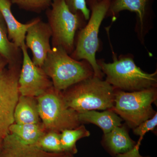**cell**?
<instances>
[{
  "label": "cell",
  "mask_w": 157,
  "mask_h": 157,
  "mask_svg": "<svg viewBox=\"0 0 157 157\" xmlns=\"http://www.w3.org/2000/svg\"><path fill=\"white\" fill-rule=\"evenodd\" d=\"M90 15L87 23L76 34L75 48L70 56L76 60H85L91 65L94 76L103 79L104 76L97 63L96 53L100 48L98 35L100 27L106 17L111 0H86Z\"/></svg>",
  "instance_id": "obj_2"
},
{
  "label": "cell",
  "mask_w": 157,
  "mask_h": 157,
  "mask_svg": "<svg viewBox=\"0 0 157 157\" xmlns=\"http://www.w3.org/2000/svg\"><path fill=\"white\" fill-rule=\"evenodd\" d=\"M21 67L8 66L0 71V137L9 134V127L14 123V110L20 96Z\"/></svg>",
  "instance_id": "obj_8"
},
{
  "label": "cell",
  "mask_w": 157,
  "mask_h": 157,
  "mask_svg": "<svg viewBox=\"0 0 157 157\" xmlns=\"http://www.w3.org/2000/svg\"><path fill=\"white\" fill-rule=\"evenodd\" d=\"M42 68L59 91L94 76L93 68L87 61L76 60L59 47H52Z\"/></svg>",
  "instance_id": "obj_4"
},
{
  "label": "cell",
  "mask_w": 157,
  "mask_h": 157,
  "mask_svg": "<svg viewBox=\"0 0 157 157\" xmlns=\"http://www.w3.org/2000/svg\"><path fill=\"white\" fill-rule=\"evenodd\" d=\"M70 11L73 13L80 12L87 21L89 19L90 11L86 4V0H65Z\"/></svg>",
  "instance_id": "obj_23"
},
{
  "label": "cell",
  "mask_w": 157,
  "mask_h": 157,
  "mask_svg": "<svg viewBox=\"0 0 157 157\" xmlns=\"http://www.w3.org/2000/svg\"><path fill=\"white\" fill-rule=\"evenodd\" d=\"M64 153L48 152L26 145L10 133L3 138L0 146V157H62Z\"/></svg>",
  "instance_id": "obj_13"
},
{
  "label": "cell",
  "mask_w": 157,
  "mask_h": 157,
  "mask_svg": "<svg viewBox=\"0 0 157 157\" xmlns=\"http://www.w3.org/2000/svg\"><path fill=\"white\" fill-rule=\"evenodd\" d=\"M51 38L50 26L40 17L27 31L25 43L28 49L32 52V61L38 67H42L51 50Z\"/></svg>",
  "instance_id": "obj_11"
},
{
  "label": "cell",
  "mask_w": 157,
  "mask_h": 157,
  "mask_svg": "<svg viewBox=\"0 0 157 157\" xmlns=\"http://www.w3.org/2000/svg\"><path fill=\"white\" fill-rule=\"evenodd\" d=\"M62 157H73L72 154L69 153H64Z\"/></svg>",
  "instance_id": "obj_25"
},
{
  "label": "cell",
  "mask_w": 157,
  "mask_h": 157,
  "mask_svg": "<svg viewBox=\"0 0 157 157\" xmlns=\"http://www.w3.org/2000/svg\"><path fill=\"white\" fill-rule=\"evenodd\" d=\"M78 119L81 123L94 124L101 128L104 134H107L116 127L122 125V119L111 109L99 112L96 110H89L78 113Z\"/></svg>",
  "instance_id": "obj_15"
},
{
  "label": "cell",
  "mask_w": 157,
  "mask_h": 157,
  "mask_svg": "<svg viewBox=\"0 0 157 157\" xmlns=\"http://www.w3.org/2000/svg\"><path fill=\"white\" fill-rule=\"evenodd\" d=\"M90 132L83 125L73 129H67L60 133L61 144L63 152L75 154L77 152L76 143L81 138L88 137Z\"/></svg>",
  "instance_id": "obj_19"
},
{
  "label": "cell",
  "mask_w": 157,
  "mask_h": 157,
  "mask_svg": "<svg viewBox=\"0 0 157 157\" xmlns=\"http://www.w3.org/2000/svg\"><path fill=\"white\" fill-rule=\"evenodd\" d=\"M136 143L132 140L125 126L116 127L107 134H104L102 144L113 157H149L140 155L136 147Z\"/></svg>",
  "instance_id": "obj_12"
},
{
  "label": "cell",
  "mask_w": 157,
  "mask_h": 157,
  "mask_svg": "<svg viewBox=\"0 0 157 157\" xmlns=\"http://www.w3.org/2000/svg\"><path fill=\"white\" fill-rule=\"evenodd\" d=\"M20 48L23 59L18 80L20 95L38 98L53 87L52 82L42 68L32 61L25 42Z\"/></svg>",
  "instance_id": "obj_10"
},
{
  "label": "cell",
  "mask_w": 157,
  "mask_h": 157,
  "mask_svg": "<svg viewBox=\"0 0 157 157\" xmlns=\"http://www.w3.org/2000/svg\"><path fill=\"white\" fill-rule=\"evenodd\" d=\"M12 5L10 0H0V12L6 23L9 40L17 47H21L25 42L27 31L39 17L34 18L26 23H21L12 13Z\"/></svg>",
  "instance_id": "obj_14"
},
{
  "label": "cell",
  "mask_w": 157,
  "mask_h": 157,
  "mask_svg": "<svg viewBox=\"0 0 157 157\" xmlns=\"http://www.w3.org/2000/svg\"><path fill=\"white\" fill-rule=\"evenodd\" d=\"M35 146L48 152L64 153L62 148L60 133L57 132H46Z\"/></svg>",
  "instance_id": "obj_20"
},
{
  "label": "cell",
  "mask_w": 157,
  "mask_h": 157,
  "mask_svg": "<svg viewBox=\"0 0 157 157\" xmlns=\"http://www.w3.org/2000/svg\"><path fill=\"white\" fill-rule=\"evenodd\" d=\"M115 90L106 80L94 76L73 85L62 94L67 106L80 113L112 109Z\"/></svg>",
  "instance_id": "obj_3"
},
{
  "label": "cell",
  "mask_w": 157,
  "mask_h": 157,
  "mask_svg": "<svg viewBox=\"0 0 157 157\" xmlns=\"http://www.w3.org/2000/svg\"><path fill=\"white\" fill-rule=\"evenodd\" d=\"M0 55L7 60L9 67H21L23 59L21 48L9 40L7 26L1 12Z\"/></svg>",
  "instance_id": "obj_17"
},
{
  "label": "cell",
  "mask_w": 157,
  "mask_h": 157,
  "mask_svg": "<svg viewBox=\"0 0 157 157\" xmlns=\"http://www.w3.org/2000/svg\"><path fill=\"white\" fill-rule=\"evenodd\" d=\"M20 9L40 14L50 8L53 0H10Z\"/></svg>",
  "instance_id": "obj_21"
},
{
  "label": "cell",
  "mask_w": 157,
  "mask_h": 157,
  "mask_svg": "<svg viewBox=\"0 0 157 157\" xmlns=\"http://www.w3.org/2000/svg\"><path fill=\"white\" fill-rule=\"evenodd\" d=\"M157 99V87L134 92L115 89L114 105L110 109L134 129L156 113L152 104Z\"/></svg>",
  "instance_id": "obj_6"
},
{
  "label": "cell",
  "mask_w": 157,
  "mask_h": 157,
  "mask_svg": "<svg viewBox=\"0 0 157 157\" xmlns=\"http://www.w3.org/2000/svg\"><path fill=\"white\" fill-rule=\"evenodd\" d=\"M155 0H111L106 17L115 21L123 11L135 12L136 22L135 30L137 38L144 45L147 34L153 27V5Z\"/></svg>",
  "instance_id": "obj_9"
},
{
  "label": "cell",
  "mask_w": 157,
  "mask_h": 157,
  "mask_svg": "<svg viewBox=\"0 0 157 157\" xmlns=\"http://www.w3.org/2000/svg\"><path fill=\"white\" fill-rule=\"evenodd\" d=\"M3 138H4V137H0V146H1L2 141Z\"/></svg>",
  "instance_id": "obj_26"
},
{
  "label": "cell",
  "mask_w": 157,
  "mask_h": 157,
  "mask_svg": "<svg viewBox=\"0 0 157 157\" xmlns=\"http://www.w3.org/2000/svg\"><path fill=\"white\" fill-rule=\"evenodd\" d=\"M98 1H101V0H98Z\"/></svg>",
  "instance_id": "obj_27"
},
{
  "label": "cell",
  "mask_w": 157,
  "mask_h": 157,
  "mask_svg": "<svg viewBox=\"0 0 157 157\" xmlns=\"http://www.w3.org/2000/svg\"><path fill=\"white\" fill-rule=\"evenodd\" d=\"M9 65L8 61L4 57L0 55V71L4 70Z\"/></svg>",
  "instance_id": "obj_24"
},
{
  "label": "cell",
  "mask_w": 157,
  "mask_h": 157,
  "mask_svg": "<svg viewBox=\"0 0 157 157\" xmlns=\"http://www.w3.org/2000/svg\"><path fill=\"white\" fill-rule=\"evenodd\" d=\"M14 123L37 124L41 122L36 98L20 95L14 110Z\"/></svg>",
  "instance_id": "obj_16"
},
{
  "label": "cell",
  "mask_w": 157,
  "mask_h": 157,
  "mask_svg": "<svg viewBox=\"0 0 157 157\" xmlns=\"http://www.w3.org/2000/svg\"><path fill=\"white\" fill-rule=\"evenodd\" d=\"M45 11L52 31V47L62 48L70 55L75 48L76 34L87 21L81 12H71L65 0H53Z\"/></svg>",
  "instance_id": "obj_5"
},
{
  "label": "cell",
  "mask_w": 157,
  "mask_h": 157,
  "mask_svg": "<svg viewBox=\"0 0 157 157\" xmlns=\"http://www.w3.org/2000/svg\"><path fill=\"white\" fill-rule=\"evenodd\" d=\"M9 131L21 143L30 146H35L47 132L42 122L28 124L14 123L9 127Z\"/></svg>",
  "instance_id": "obj_18"
},
{
  "label": "cell",
  "mask_w": 157,
  "mask_h": 157,
  "mask_svg": "<svg viewBox=\"0 0 157 157\" xmlns=\"http://www.w3.org/2000/svg\"><path fill=\"white\" fill-rule=\"evenodd\" d=\"M101 71L106 76V81L115 89L134 92L157 87V71L152 73L144 72L135 63L130 54L113 56L112 63L103 59H97Z\"/></svg>",
  "instance_id": "obj_1"
},
{
  "label": "cell",
  "mask_w": 157,
  "mask_h": 157,
  "mask_svg": "<svg viewBox=\"0 0 157 157\" xmlns=\"http://www.w3.org/2000/svg\"><path fill=\"white\" fill-rule=\"evenodd\" d=\"M36 99L40 120L47 132L60 133L81 125L78 113L67 106L62 92L53 86Z\"/></svg>",
  "instance_id": "obj_7"
},
{
  "label": "cell",
  "mask_w": 157,
  "mask_h": 157,
  "mask_svg": "<svg viewBox=\"0 0 157 157\" xmlns=\"http://www.w3.org/2000/svg\"><path fill=\"white\" fill-rule=\"evenodd\" d=\"M157 113H156L151 118L145 121L138 126L133 129L134 134L137 136H140L139 140L136 143V148L139 149L140 143L143 139L144 136L150 131H153L157 126Z\"/></svg>",
  "instance_id": "obj_22"
}]
</instances>
